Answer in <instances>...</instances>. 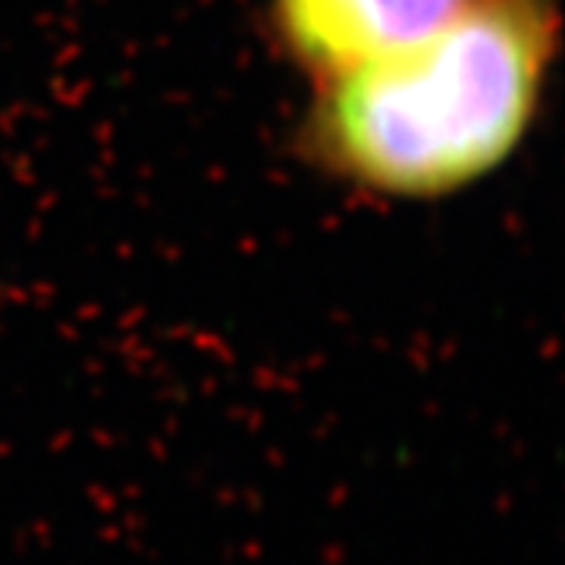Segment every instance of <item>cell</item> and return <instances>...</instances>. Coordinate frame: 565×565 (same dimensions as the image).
I'll list each match as a JSON object with an SVG mask.
<instances>
[{"label":"cell","mask_w":565,"mask_h":565,"mask_svg":"<svg viewBox=\"0 0 565 565\" xmlns=\"http://www.w3.org/2000/svg\"><path fill=\"white\" fill-rule=\"evenodd\" d=\"M553 51V0H471L418 44L321 79L315 158L396 199L471 185L525 139Z\"/></svg>","instance_id":"6da1fadb"},{"label":"cell","mask_w":565,"mask_h":565,"mask_svg":"<svg viewBox=\"0 0 565 565\" xmlns=\"http://www.w3.org/2000/svg\"><path fill=\"white\" fill-rule=\"evenodd\" d=\"M471 0H274L286 51L318 82L384 61L456 20Z\"/></svg>","instance_id":"7a4b0ae2"}]
</instances>
